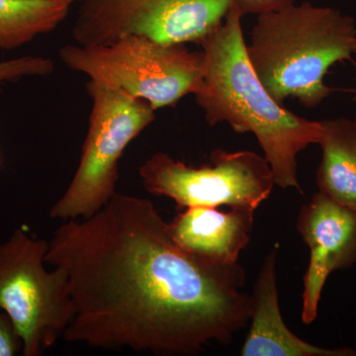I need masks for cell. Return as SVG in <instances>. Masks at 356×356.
<instances>
[{
	"label": "cell",
	"mask_w": 356,
	"mask_h": 356,
	"mask_svg": "<svg viewBox=\"0 0 356 356\" xmlns=\"http://www.w3.org/2000/svg\"><path fill=\"white\" fill-rule=\"evenodd\" d=\"M255 210L231 208L191 207L168 222L175 243L189 254L218 264L238 262L250 243Z\"/></svg>",
	"instance_id": "obj_11"
},
{
	"label": "cell",
	"mask_w": 356,
	"mask_h": 356,
	"mask_svg": "<svg viewBox=\"0 0 356 356\" xmlns=\"http://www.w3.org/2000/svg\"><path fill=\"white\" fill-rule=\"evenodd\" d=\"M353 53H355V55H356V42H355V51H353ZM353 93H355V97H353V100L356 102V86L355 89H353Z\"/></svg>",
	"instance_id": "obj_17"
},
{
	"label": "cell",
	"mask_w": 356,
	"mask_h": 356,
	"mask_svg": "<svg viewBox=\"0 0 356 356\" xmlns=\"http://www.w3.org/2000/svg\"><path fill=\"white\" fill-rule=\"evenodd\" d=\"M238 6L245 14H261L277 10L295 3V0H236Z\"/></svg>",
	"instance_id": "obj_16"
},
{
	"label": "cell",
	"mask_w": 356,
	"mask_h": 356,
	"mask_svg": "<svg viewBox=\"0 0 356 356\" xmlns=\"http://www.w3.org/2000/svg\"><path fill=\"white\" fill-rule=\"evenodd\" d=\"M58 54L70 70L143 100L154 111L175 106L202 86L203 51L181 44L128 35L108 44H67Z\"/></svg>",
	"instance_id": "obj_4"
},
{
	"label": "cell",
	"mask_w": 356,
	"mask_h": 356,
	"mask_svg": "<svg viewBox=\"0 0 356 356\" xmlns=\"http://www.w3.org/2000/svg\"><path fill=\"white\" fill-rule=\"evenodd\" d=\"M49 242L13 232L0 243V310L6 312L22 341L25 356H39L64 337L74 309L67 274L47 270Z\"/></svg>",
	"instance_id": "obj_6"
},
{
	"label": "cell",
	"mask_w": 356,
	"mask_h": 356,
	"mask_svg": "<svg viewBox=\"0 0 356 356\" xmlns=\"http://www.w3.org/2000/svg\"><path fill=\"white\" fill-rule=\"evenodd\" d=\"M277 252H269L262 264L252 296L250 330L242 356H356L350 348H325L293 334L281 315L278 298Z\"/></svg>",
	"instance_id": "obj_10"
},
{
	"label": "cell",
	"mask_w": 356,
	"mask_h": 356,
	"mask_svg": "<svg viewBox=\"0 0 356 356\" xmlns=\"http://www.w3.org/2000/svg\"><path fill=\"white\" fill-rule=\"evenodd\" d=\"M72 38L103 44L128 35L168 44H200L222 24L236 0H81Z\"/></svg>",
	"instance_id": "obj_8"
},
{
	"label": "cell",
	"mask_w": 356,
	"mask_h": 356,
	"mask_svg": "<svg viewBox=\"0 0 356 356\" xmlns=\"http://www.w3.org/2000/svg\"><path fill=\"white\" fill-rule=\"evenodd\" d=\"M243 16L236 0L222 24L199 44L203 49L204 76L194 96L210 126L227 123L236 133L254 134L275 185L302 194L297 156L320 143L322 124L284 108L262 86L248 60Z\"/></svg>",
	"instance_id": "obj_2"
},
{
	"label": "cell",
	"mask_w": 356,
	"mask_h": 356,
	"mask_svg": "<svg viewBox=\"0 0 356 356\" xmlns=\"http://www.w3.org/2000/svg\"><path fill=\"white\" fill-rule=\"evenodd\" d=\"M355 21L310 2L259 14L247 44L248 60L276 102L298 100L315 108L336 89L325 83L332 65L351 60Z\"/></svg>",
	"instance_id": "obj_3"
},
{
	"label": "cell",
	"mask_w": 356,
	"mask_h": 356,
	"mask_svg": "<svg viewBox=\"0 0 356 356\" xmlns=\"http://www.w3.org/2000/svg\"><path fill=\"white\" fill-rule=\"evenodd\" d=\"M76 1L0 0V50H14L53 32Z\"/></svg>",
	"instance_id": "obj_13"
},
{
	"label": "cell",
	"mask_w": 356,
	"mask_h": 356,
	"mask_svg": "<svg viewBox=\"0 0 356 356\" xmlns=\"http://www.w3.org/2000/svg\"><path fill=\"white\" fill-rule=\"evenodd\" d=\"M297 229L310 248L302 307V321L310 325L330 274L356 266V211L318 192L302 206Z\"/></svg>",
	"instance_id": "obj_9"
},
{
	"label": "cell",
	"mask_w": 356,
	"mask_h": 356,
	"mask_svg": "<svg viewBox=\"0 0 356 356\" xmlns=\"http://www.w3.org/2000/svg\"><path fill=\"white\" fill-rule=\"evenodd\" d=\"M22 351V341L10 318L0 310V356H14Z\"/></svg>",
	"instance_id": "obj_15"
},
{
	"label": "cell",
	"mask_w": 356,
	"mask_h": 356,
	"mask_svg": "<svg viewBox=\"0 0 356 356\" xmlns=\"http://www.w3.org/2000/svg\"><path fill=\"white\" fill-rule=\"evenodd\" d=\"M355 121H356V119H355Z\"/></svg>",
	"instance_id": "obj_19"
},
{
	"label": "cell",
	"mask_w": 356,
	"mask_h": 356,
	"mask_svg": "<svg viewBox=\"0 0 356 356\" xmlns=\"http://www.w3.org/2000/svg\"><path fill=\"white\" fill-rule=\"evenodd\" d=\"M139 175L147 191L172 199L180 209L228 206L257 210L275 185L266 158L222 149H214L209 165L200 168L159 152L140 166Z\"/></svg>",
	"instance_id": "obj_7"
},
{
	"label": "cell",
	"mask_w": 356,
	"mask_h": 356,
	"mask_svg": "<svg viewBox=\"0 0 356 356\" xmlns=\"http://www.w3.org/2000/svg\"><path fill=\"white\" fill-rule=\"evenodd\" d=\"M55 70L51 58L42 56H24L0 62V90L7 83L20 81L25 77L48 76Z\"/></svg>",
	"instance_id": "obj_14"
},
{
	"label": "cell",
	"mask_w": 356,
	"mask_h": 356,
	"mask_svg": "<svg viewBox=\"0 0 356 356\" xmlns=\"http://www.w3.org/2000/svg\"><path fill=\"white\" fill-rule=\"evenodd\" d=\"M322 161L316 179L318 192L356 211V121H321Z\"/></svg>",
	"instance_id": "obj_12"
},
{
	"label": "cell",
	"mask_w": 356,
	"mask_h": 356,
	"mask_svg": "<svg viewBox=\"0 0 356 356\" xmlns=\"http://www.w3.org/2000/svg\"><path fill=\"white\" fill-rule=\"evenodd\" d=\"M88 134L72 181L50 210L51 219H86L117 194L119 163L126 147L156 119L147 102L119 89L89 81Z\"/></svg>",
	"instance_id": "obj_5"
},
{
	"label": "cell",
	"mask_w": 356,
	"mask_h": 356,
	"mask_svg": "<svg viewBox=\"0 0 356 356\" xmlns=\"http://www.w3.org/2000/svg\"><path fill=\"white\" fill-rule=\"evenodd\" d=\"M2 166V159H1V154H0V168H1Z\"/></svg>",
	"instance_id": "obj_18"
},
{
	"label": "cell",
	"mask_w": 356,
	"mask_h": 356,
	"mask_svg": "<svg viewBox=\"0 0 356 356\" xmlns=\"http://www.w3.org/2000/svg\"><path fill=\"white\" fill-rule=\"evenodd\" d=\"M44 261L69 280V343L195 355L231 343L250 323L245 269L180 248L147 199L117 193L92 216L67 220Z\"/></svg>",
	"instance_id": "obj_1"
}]
</instances>
